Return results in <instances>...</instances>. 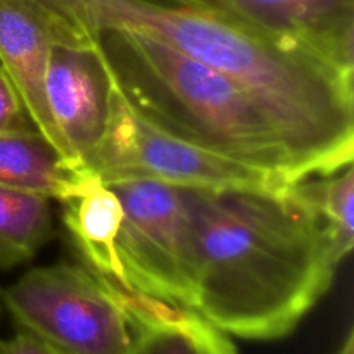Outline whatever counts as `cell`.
<instances>
[{"label": "cell", "mask_w": 354, "mask_h": 354, "mask_svg": "<svg viewBox=\"0 0 354 354\" xmlns=\"http://www.w3.org/2000/svg\"><path fill=\"white\" fill-rule=\"evenodd\" d=\"M52 235L50 199L0 185V268L33 258Z\"/></svg>", "instance_id": "cell-13"}, {"label": "cell", "mask_w": 354, "mask_h": 354, "mask_svg": "<svg viewBox=\"0 0 354 354\" xmlns=\"http://www.w3.org/2000/svg\"><path fill=\"white\" fill-rule=\"evenodd\" d=\"M83 171L102 183L151 180L187 189L283 187L290 180L166 133L133 109L113 76L106 128Z\"/></svg>", "instance_id": "cell-4"}, {"label": "cell", "mask_w": 354, "mask_h": 354, "mask_svg": "<svg viewBox=\"0 0 354 354\" xmlns=\"http://www.w3.org/2000/svg\"><path fill=\"white\" fill-rule=\"evenodd\" d=\"M52 37L41 10L31 0H0V66L16 85L35 128L80 171L52 120L45 95Z\"/></svg>", "instance_id": "cell-9"}, {"label": "cell", "mask_w": 354, "mask_h": 354, "mask_svg": "<svg viewBox=\"0 0 354 354\" xmlns=\"http://www.w3.org/2000/svg\"><path fill=\"white\" fill-rule=\"evenodd\" d=\"M80 35L128 30L254 92L315 156L322 175L353 165L354 76L287 48L199 0H33Z\"/></svg>", "instance_id": "cell-2"}, {"label": "cell", "mask_w": 354, "mask_h": 354, "mask_svg": "<svg viewBox=\"0 0 354 354\" xmlns=\"http://www.w3.org/2000/svg\"><path fill=\"white\" fill-rule=\"evenodd\" d=\"M335 354H354V332L353 330L348 332L346 339L342 341L341 348L337 349V353Z\"/></svg>", "instance_id": "cell-17"}, {"label": "cell", "mask_w": 354, "mask_h": 354, "mask_svg": "<svg viewBox=\"0 0 354 354\" xmlns=\"http://www.w3.org/2000/svg\"><path fill=\"white\" fill-rule=\"evenodd\" d=\"M37 130L16 85L0 66V133Z\"/></svg>", "instance_id": "cell-15"}, {"label": "cell", "mask_w": 354, "mask_h": 354, "mask_svg": "<svg viewBox=\"0 0 354 354\" xmlns=\"http://www.w3.org/2000/svg\"><path fill=\"white\" fill-rule=\"evenodd\" d=\"M61 203L62 220L86 268L111 289H130L116 248L123 223L118 194L107 183L92 178Z\"/></svg>", "instance_id": "cell-11"}, {"label": "cell", "mask_w": 354, "mask_h": 354, "mask_svg": "<svg viewBox=\"0 0 354 354\" xmlns=\"http://www.w3.org/2000/svg\"><path fill=\"white\" fill-rule=\"evenodd\" d=\"M69 168L38 130L0 133V185L64 201L92 180Z\"/></svg>", "instance_id": "cell-12"}, {"label": "cell", "mask_w": 354, "mask_h": 354, "mask_svg": "<svg viewBox=\"0 0 354 354\" xmlns=\"http://www.w3.org/2000/svg\"><path fill=\"white\" fill-rule=\"evenodd\" d=\"M24 332L68 354H128L131 327L116 294L85 266L57 263L24 273L3 290Z\"/></svg>", "instance_id": "cell-5"}, {"label": "cell", "mask_w": 354, "mask_h": 354, "mask_svg": "<svg viewBox=\"0 0 354 354\" xmlns=\"http://www.w3.org/2000/svg\"><path fill=\"white\" fill-rule=\"evenodd\" d=\"M182 189L196 251L192 310L239 339L292 334L344 261L306 182Z\"/></svg>", "instance_id": "cell-1"}, {"label": "cell", "mask_w": 354, "mask_h": 354, "mask_svg": "<svg viewBox=\"0 0 354 354\" xmlns=\"http://www.w3.org/2000/svg\"><path fill=\"white\" fill-rule=\"evenodd\" d=\"M308 190L330 230L334 244L342 258L354 245V169L353 165L325 175L318 182H306Z\"/></svg>", "instance_id": "cell-14"}, {"label": "cell", "mask_w": 354, "mask_h": 354, "mask_svg": "<svg viewBox=\"0 0 354 354\" xmlns=\"http://www.w3.org/2000/svg\"><path fill=\"white\" fill-rule=\"evenodd\" d=\"M263 37L354 76V0H199Z\"/></svg>", "instance_id": "cell-8"}, {"label": "cell", "mask_w": 354, "mask_h": 354, "mask_svg": "<svg viewBox=\"0 0 354 354\" xmlns=\"http://www.w3.org/2000/svg\"><path fill=\"white\" fill-rule=\"evenodd\" d=\"M111 290L130 320L133 337L128 354H239L227 334L194 310L131 289Z\"/></svg>", "instance_id": "cell-10"}, {"label": "cell", "mask_w": 354, "mask_h": 354, "mask_svg": "<svg viewBox=\"0 0 354 354\" xmlns=\"http://www.w3.org/2000/svg\"><path fill=\"white\" fill-rule=\"evenodd\" d=\"M44 16L52 37L45 75L48 109L76 168L83 171L106 128L113 73L93 35L75 33Z\"/></svg>", "instance_id": "cell-7"}, {"label": "cell", "mask_w": 354, "mask_h": 354, "mask_svg": "<svg viewBox=\"0 0 354 354\" xmlns=\"http://www.w3.org/2000/svg\"><path fill=\"white\" fill-rule=\"evenodd\" d=\"M93 37L123 95L154 127L290 182L324 176L301 138L237 80L147 35L102 30Z\"/></svg>", "instance_id": "cell-3"}, {"label": "cell", "mask_w": 354, "mask_h": 354, "mask_svg": "<svg viewBox=\"0 0 354 354\" xmlns=\"http://www.w3.org/2000/svg\"><path fill=\"white\" fill-rule=\"evenodd\" d=\"M0 354H68L62 349L55 348L50 342L30 334V332H17L14 337L0 341Z\"/></svg>", "instance_id": "cell-16"}, {"label": "cell", "mask_w": 354, "mask_h": 354, "mask_svg": "<svg viewBox=\"0 0 354 354\" xmlns=\"http://www.w3.org/2000/svg\"><path fill=\"white\" fill-rule=\"evenodd\" d=\"M123 204L118 256L131 290L192 310L196 251L182 187L151 180L107 183Z\"/></svg>", "instance_id": "cell-6"}]
</instances>
